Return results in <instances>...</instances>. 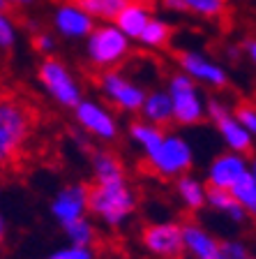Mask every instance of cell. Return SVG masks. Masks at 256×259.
Instances as JSON below:
<instances>
[{
    "mask_svg": "<svg viewBox=\"0 0 256 259\" xmlns=\"http://www.w3.org/2000/svg\"><path fill=\"white\" fill-rule=\"evenodd\" d=\"M182 14H196L201 19H222L229 10L226 0H180Z\"/></svg>",
    "mask_w": 256,
    "mask_h": 259,
    "instance_id": "cell-23",
    "label": "cell"
},
{
    "mask_svg": "<svg viewBox=\"0 0 256 259\" xmlns=\"http://www.w3.org/2000/svg\"><path fill=\"white\" fill-rule=\"evenodd\" d=\"M136 208V197L125 181L88 185V210L109 227L123 225Z\"/></svg>",
    "mask_w": 256,
    "mask_h": 259,
    "instance_id": "cell-2",
    "label": "cell"
},
{
    "mask_svg": "<svg viewBox=\"0 0 256 259\" xmlns=\"http://www.w3.org/2000/svg\"><path fill=\"white\" fill-rule=\"evenodd\" d=\"M70 3L81 7L92 21L99 19V21H107V23H113L116 16L129 5V0H70Z\"/></svg>",
    "mask_w": 256,
    "mask_h": 259,
    "instance_id": "cell-20",
    "label": "cell"
},
{
    "mask_svg": "<svg viewBox=\"0 0 256 259\" xmlns=\"http://www.w3.org/2000/svg\"><path fill=\"white\" fill-rule=\"evenodd\" d=\"M85 210H88V185L83 183H72L67 188H63L51 201V215L60 225H67L76 218H83Z\"/></svg>",
    "mask_w": 256,
    "mask_h": 259,
    "instance_id": "cell-13",
    "label": "cell"
},
{
    "mask_svg": "<svg viewBox=\"0 0 256 259\" xmlns=\"http://www.w3.org/2000/svg\"><path fill=\"white\" fill-rule=\"evenodd\" d=\"M206 204L213 206V208L219 210V213L229 215L233 222H242L247 218L245 208H242V206L235 201V197L231 194V190L210 188V185H206Z\"/></svg>",
    "mask_w": 256,
    "mask_h": 259,
    "instance_id": "cell-19",
    "label": "cell"
},
{
    "mask_svg": "<svg viewBox=\"0 0 256 259\" xmlns=\"http://www.w3.org/2000/svg\"><path fill=\"white\" fill-rule=\"evenodd\" d=\"M169 97H171V109H173V123L178 125H198L206 118V104H203L201 95L196 91V83L187 74L176 72L169 79Z\"/></svg>",
    "mask_w": 256,
    "mask_h": 259,
    "instance_id": "cell-5",
    "label": "cell"
},
{
    "mask_svg": "<svg viewBox=\"0 0 256 259\" xmlns=\"http://www.w3.org/2000/svg\"><path fill=\"white\" fill-rule=\"evenodd\" d=\"M219 252H222V259H249V250L240 241L219 243Z\"/></svg>",
    "mask_w": 256,
    "mask_h": 259,
    "instance_id": "cell-30",
    "label": "cell"
},
{
    "mask_svg": "<svg viewBox=\"0 0 256 259\" xmlns=\"http://www.w3.org/2000/svg\"><path fill=\"white\" fill-rule=\"evenodd\" d=\"M12 7L7 5V0H0V12H10Z\"/></svg>",
    "mask_w": 256,
    "mask_h": 259,
    "instance_id": "cell-35",
    "label": "cell"
},
{
    "mask_svg": "<svg viewBox=\"0 0 256 259\" xmlns=\"http://www.w3.org/2000/svg\"><path fill=\"white\" fill-rule=\"evenodd\" d=\"M249 174H251V178H254V181H256V160L251 162V167H249Z\"/></svg>",
    "mask_w": 256,
    "mask_h": 259,
    "instance_id": "cell-36",
    "label": "cell"
},
{
    "mask_svg": "<svg viewBox=\"0 0 256 259\" xmlns=\"http://www.w3.org/2000/svg\"><path fill=\"white\" fill-rule=\"evenodd\" d=\"M92 171H95V183H118L125 181L123 160L111 151H95L90 155Z\"/></svg>",
    "mask_w": 256,
    "mask_h": 259,
    "instance_id": "cell-18",
    "label": "cell"
},
{
    "mask_svg": "<svg viewBox=\"0 0 256 259\" xmlns=\"http://www.w3.org/2000/svg\"><path fill=\"white\" fill-rule=\"evenodd\" d=\"M247 171H249V164L242 155H238L233 151L219 153L208 167V185L210 188L231 190Z\"/></svg>",
    "mask_w": 256,
    "mask_h": 259,
    "instance_id": "cell-12",
    "label": "cell"
},
{
    "mask_svg": "<svg viewBox=\"0 0 256 259\" xmlns=\"http://www.w3.org/2000/svg\"><path fill=\"white\" fill-rule=\"evenodd\" d=\"M5 241V220H3V213H0V245Z\"/></svg>",
    "mask_w": 256,
    "mask_h": 259,
    "instance_id": "cell-34",
    "label": "cell"
},
{
    "mask_svg": "<svg viewBox=\"0 0 256 259\" xmlns=\"http://www.w3.org/2000/svg\"><path fill=\"white\" fill-rule=\"evenodd\" d=\"M231 113H233V118L238 120V123H240L251 137L256 135V104L242 100V102L235 104V109Z\"/></svg>",
    "mask_w": 256,
    "mask_h": 259,
    "instance_id": "cell-27",
    "label": "cell"
},
{
    "mask_svg": "<svg viewBox=\"0 0 256 259\" xmlns=\"http://www.w3.org/2000/svg\"><path fill=\"white\" fill-rule=\"evenodd\" d=\"M249 259H254V257H249Z\"/></svg>",
    "mask_w": 256,
    "mask_h": 259,
    "instance_id": "cell-38",
    "label": "cell"
},
{
    "mask_svg": "<svg viewBox=\"0 0 256 259\" xmlns=\"http://www.w3.org/2000/svg\"><path fill=\"white\" fill-rule=\"evenodd\" d=\"M245 49H247V56L256 63V39H249V42L245 44Z\"/></svg>",
    "mask_w": 256,
    "mask_h": 259,
    "instance_id": "cell-33",
    "label": "cell"
},
{
    "mask_svg": "<svg viewBox=\"0 0 256 259\" xmlns=\"http://www.w3.org/2000/svg\"><path fill=\"white\" fill-rule=\"evenodd\" d=\"M65 236L70 238V245H81V248H90V243L95 241V227L88 218H76V220L63 225Z\"/></svg>",
    "mask_w": 256,
    "mask_h": 259,
    "instance_id": "cell-25",
    "label": "cell"
},
{
    "mask_svg": "<svg viewBox=\"0 0 256 259\" xmlns=\"http://www.w3.org/2000/svg\"><path fill=\"white\" fill-rule=\"evenodd\" d=\"M85 39H88L85 42L88 60L104 72L113 70L118 63H123L129 56V39L113 23L92 28V32Z\"/></svg>",
    "mask_w": 256,
    "mask_h": 259,
    "instance_id": "cell-3",
    "label": "cell"
},
{
    "mask_svg": "<svg viewBox=\"0 0 256 259\" xmlns=\"http://www.w3.org/2000/svg\"><path fill=\"white\" fill-rule=\"evenodd\" d=\"M150 19H152V14H150L148 5H139V3H132V0H129V5L116 16L113 26L123 32L127 39H139Z\"/></svg>",
    "mask_w": 256,
    "mask_h": 259,
    "instance_id": "cell-16",
    "label": "cell"
},
{
    "mask_svg": "<svg viewBox=\"0 0 256 259\" xmlns=\"http://www.w3.org/2000/svg\"><path fill=\"white\" fill-rule=\"evenodd\" d=\"M178 65H180V72L187 74L194 83H206V86L213 88H224L229 83V76H226L224 67H219L217 63L208 60L206 56L196 54V51H180L176 56Z\"/></svg>",
    "mask_w": 256,
    "mask_h": 259,
    "instance_id": "cell-11",
    "label": "cell"
},
{
    "mask_svg": "<svg viewBox=\"0 0 256 259\" xmlns=\"http://www.w3.org/2000/svg\"><path fill=\"white\" fill-rule=\"evenodd\" d=\"M141 243L148 252L162 259H180L185 252L182 229L176 222H152L141 229Z\"/></svg>",
    "mask_w": 256,
    "mask_h": 259,
    "instance_id": "cell-9",
    "label": "cell"
},
{
    "mask_svg": "<svg viewBox=\"0 0 256 259\" xmlns=\"http://www.w3.org/2000/svg\"><path fill=\"white\" fill-rule=\"evenodd\" d=\"M132 3H139V5H148L150 7V3H152V0H132Z\"/></svg>",
    "mask_w": 256,
    "mask_h": 259,
    "instance_id": "cell-37",
    "label": "cell"
},
{
    "mask_svg": "<svg viewBox=\"0 0 256 259\" xmlns=\"http://www.w3.org/2000/svg\"><path fill=\"white\" fill-rule=\"evenodd\" d=\"M206 116L215 123V127L219 130V135H222V139L226 141V146H229L231 151L238 153V155H249L251 148H254L251 135L233 118L231 109L222 100L210 97L208 102H206Z\"/></svg>",
    "mask_w": 256,
    "mask_h": 259,
    "instance_id": "cell-7",
    "label": "cell"
},
{
    "mask_svg": "<svg viewBox=\"0 0 256 259\" xmlns=\"http://www.w3.org/2000/svg\"><path fill=\"white\" fill-rule=\"evenodd\" d=\"M143 120L155 127H164V125L173 123V109H171V97L166 91H152L150 95H145L143 107Z\"/></svg>",
    "mask_w": 256,
    "mask_h": 259,
    "instance_id": "cell-17",
    "label": "cell"
},
{
    "mask_svg": "<svg viewBox=\"0 0 256 259\" xmlns=\"http://www.w3.org/2000/svg\"><path fill=\"white\" fill-rule=\"evenodd\" d=\"M39 0H7V5L10 7H32L37 5Z\"/></svg>",
    "mask_w": 256,
    "mask_h": 259,
    "instance_id": "cell-32",
    "label": "cell"
},
{
    "mask_svg": "<svg viewBox=\"0 0 256 259\" xmlns=\"http://www.w3.org/2000/svg\"><path fill=\"white\" fill-rule=\"evenodd\" d=\"M171 35H173V28H171L166 21H162V19H155V16H152V19L148 21V26H145V30L141 32L139 42L143 44V47H148V49H162V47L169 44Z\"/></svg>",
    "mask_w": 256,
    "mask_h": 259,
    "instance_id": "cell-24",
    "label": "cell"
},
{
    "mask_svg": "<svg viewBox=\"0 0 256 259\" xmlns=\"http://www.w3.org/2000/svg\"><path fill=\"white\" fill-rule=\"evenodd\" d=\"M176 192L182 204L187 206V210H201L206 206V188L198 178L189 176V174L176 181Z\"/></svg>",
    "mask_w": 256,
    "mask_h": 259,
    "instance_id": "cell-21",
    "label": "cell"
},
{
    "mask_svg": "<svg viewBox=\"0 0 256 259\" xmlns=\"http://www.w3.org/2000/svg\"><path fill=\"white\" fill-rule=\"evenodd\" d=\"M90 248H81V245H67V248H60L56 252H51L46 259H92Z\"/></svg>",
    "mask_w": 256,
    "mask_h": 259,
    "instance_id": "cell-29",
    "label": "cell"
},
{
    "mask_svg": "<svg viewBox=\"0 0 256 259\" xmlns=\"http://www.w3.org/2000/svg\"><path fill=\"white\" fill-rule=\"evenodd\" d=\"M150 169L162 178H180L194 164L192 146L178 135H164L162 144L148 157Z\"/></svg>",
    "mask_w": 256,
    "mask_h": 259,
    "instance_id": "cell-4",
    "label": "cell"
},
{
    "mask_svg": "<svg viewBox=\"0 0 256 259\" xmlns=\"http://www.w3.org/2000/svg\"><path fill=\"white\" fill-rule=\"evenodd\" d=\"M54 28L67 39H81L88 37L95 28V21L85 14L81 7H76L74 3H60L54 12Z\"/></svg>",
    "mask_w": 256,
    "mask_h": 259,
    "instance_id": "cell-14",
    "label": "cell"
},
{
    "mask_svg": "<svg viewBox=\"0 0 256 259\" xmlns=\"http://www.w3.org/2000/svg\"><path fill=\"white\" fill-rule=\"evenodd\" d=\"M32 44H35V49H37L39 54H46V56L56 49V39H54V35H48V32H35Z\"/></svg>",
    "mask_w": 256,
    "mask_h": 259,
    "instance_id": "cell-31",
    "label": "cell"
},
{
    "mask_svg": "<svg viewBox=\"0 0 256 259\" xmlns=\"http://www.w3.org/2000/svg\"><path fill=\"white\" fill-rule=\"evenodd\" d=\"M76 123L81 125L85 135L97 137L101 141H113L118 137V123L107 109L90 100H81L74 107Z\"/></svg>",
    "mask_w": 256,
    "mask_h": 259,
    "instance_id": "cell-10",
    "label": "cell"
},
{
    "mask_svg": "<svg viewBox=\"0 0 256 259\" xmlns=\"http://www.w3.org/2000/svg\"><path fill=\"white\" fill-rule=\"evenodd\" d=\"M37 79L60 107L74 109L76 104L83 100V97H81L79 83L74 81L72 72L67 70V65H65L63 60L54 58V56H46V58L39 63Z\"/></svg>",
    "mask_w": 256,
    "mask_h": 259,
    "instance_id": "cell-6",
    "label": "cell"
},
{
    "mask_svg": "<svg viewBox=\"0 0 256 259\" xmlns=\"http://www.w3.org/2000/svg\"><path fill=\"white\" fill-rule=\"evenodd\" d=\"M37 123L35 109L21 97H0V171L12 167L26 148Z\"/></svg>",
    "mask_w": 256,
    "mask_h": 259,
    "instance_id": "cell-1",
    "label": "cell"
},
{
    "mask_svg": "<svg viewBox=\"0 0 256 259\" xmlns=\"http://www.w3.org/2000/svg\"><path fill=\"white\" fill-rule=\"evenodd\" d=\"M129 137H132V139L143 148L145 157H148L150 153L162 144L164 132H162L160 127H155V125L145 123V120H134V123H129Z\"/></svg>",
    "mask_w": 256,
    "mask_h": 259,
    "instance_id": "cell-22",
    "label": "cell"
},
{
    "mask_svg": "<svg viewBox=\"0 0 256 259\" xmlns=\"http://www.w3.org/2000/svg\"><path fill=\"white\" fill-rule=\"evenodd\" d=\"M99 88H101V93H104V97H107L109 102L116 104L120 111H127V113L141 111L143 100H145V95H148L139 83L129 81L127 76H123L120 72H116V70L101 72Z\"/></svg>",
    "mask_w": 256,
    "mask_h": 259,
    "instance_id": "cell-8",
    "label": "cell"
},
{
    "mask_svg": "<svg viewBox=\"0 0 256 259\" xmlns=\"http://www.w3.org/2000/svg\"><path fill=\"white\" fill-rule=\"evenodd\" d=\"M180 229H182V245L194 259H222L217 238L210 236L203 227L187 222V225H180Z\"/></svg>",
    "mask_w": 256,
    "mask_h": 259,
    "instance_id": "cell-15",
    "label": "cell"
},
{
    "mask_svg": "<svg viewBox=\"0 0 256 259\" xmlns=\"http://www.w3.org/2000/svg\"><path fill=\"white\" fill-rule=\"evenodd\" d=\"M16 44V23L10 12H0V51H10Z\"/></svg>",
    "mask_w": 256,
    "mask_h": 259,
    "instance_id": "cell-28",
    "label": "cell"
},
{
    "mask_svg": "<svg viewBox=\"0 0 256 259\" xmlns=\"http://www.w3.org/2000/svg\"><path fill=\"white\" fill-rule=\"evenodd\" d=\"M231 194H233L235 201L245 208V213H249V215L256 218V181L251 178L249 171L231 188Z\"/></svg>",
    "mask_w": 256,
    "mask_h": 259,
    "instance_id": "cell-26",
    "label": "cell"
}]
</instances>
